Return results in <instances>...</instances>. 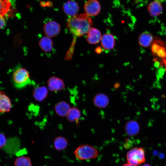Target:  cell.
I'll return each mask as SVG.
<instances>
[{"instance_id": "1", "label": "cell", "mask_w": 166, "mask_h": 166, "mask_svg": "<svg viewBox=\"0 0 166 166\" xmlns=\"http://www.w3.org/2000/svg\"><path fill=\"white\" fill-rule=\"evenodd\" d=\"M92 25V21L89 15L82 14L69 18L66 27L74 36L81 37L88 33Z\"/></svg>"}, {"instance_id": "2", "label": "cell", "mask_w": 166, "mask_h": 166, "mask_svg": "<svg viewBox=\"0 0 166 166\" xmlns=\"http://www.w3.org/2000/svg\"><path fill=\"white\" fill-rule=\"evenodd\" d=\"M12 81L15 87L18 89L22 88L32 83L28 71L19 66L16 68L13 73Z\"/></svg>"}, {"instance_id": "3", "label": "cell", "mask_w": 166, "mask_h": 166, "mask_svg": "<svg viewBox=\"0 0 166 166\" xmlns=\"http://www.w3.org/2000/svg\"><path fill=\"white\" fill-rule=\"evenodd\" d=\"M74 154L78 160H85L96 158L99 155V152L94 147L86 144L77 147L74 151Z\"/></svg>"}, {"instance_id": "4", "label": "cell", "mask_w": 166, "mask_h": 166, "mask_svg": "<svg viewBox=\"0 0 166 166\" xmlns=\"http://www.w3.org/2000/svg\"><path fill=\"white\" fill-rule=\"evenodd\" d=\"M126 158L129 164L137 166L145 160V152L143 148H135L128 151Z\"/></svg>"}, {"instance_id": "5", "label": "cell", "mask_w": 166, "mask_h": 166, "mask_svg": "<svg viewBox=\"0 0 166 166\" xmlns=\"http://www.w3.org/2000/svg\"><path fill=\"white\" fill-rule=\"evenodd\" d=\"M43 30L46 36L50 38L58 34L61 28L59 24L56 22L49 21L45 24Z\"/></svg>"}, {"instance_id": "6", "label": "cell", "mask_w": 166, "mask_h": 166, "mask_svg": "<svg viewBox=\"0 0 166 166\" xmlns=\"http://www.w3.org/2000/svg\"><path fill=\"white\" fill-rule=\"evenodd\" d=\"M84 10L89 16H94L97 15L101 10V6L97 0H89L84 5Z\"/></svg>"}, {"instance_id": "7", "label": "cell", "mask_w": 166, "mask_h": 166, "mask_svg": "<svg viewBox=\"0 0 166 166\" xmlns=\"http://www.w3.org/2000/svg\"><path fill=\"white\" fill-rule=\"evenodd\" d=\"M48 88L49 90L56 92L63 89L65 84L63 81L60 78L53 76L50 77L47 81Z\"/></svg>"}, {"instance_id": "8", "label": "cell", "mask_w": 166, "mask_h": 166, "mask_svg": "<svg viewBox=\"0 0 166 166\" xmlns=\"http://www.w3.org/2000/svg\"><path fill=\"white\" fill-rule=\"evenodd\" d=\"M86 39L87 42L90 44H97L101 39V35L100 31L98 29L91 28L87 33Z\"/></svg>"}, {"instance_id": "9", "label": "cell", "mask_w": 166, "mask_h": 166, "mask_svg": "<svg viewBox=\"0 0 166 166\" xmlns=\"http://www.w3.org/2000/svg\"><path fill=\"white\" fill-rule=\"evenodd\" d=\"M63 9L65 13L70 17L77 14L79 10V6L75 2L69 1L64 5Z\"/></svg>"}, {"instance_id": "10", "label": "cell", "mask_w": 166, "mask_h": 166, "mask_svg": "<svg viewBox=\"0 0 166 166\" xmlns=\"http://www.w3.org/2000/svg\"><path fill=\"white\" fill-rule=\"evenodd\" d=\"M101 44L105 50H110L113 49L115 45V40L113 35L109 33L105 34L102 37Z\"/></svg>"}, {"instance_id": "11", "label": "cell", "mask_w": 166, "mask_h": 166, "mask_svg": "<svg viewBox=\"0 0 166 166\" xmlns=\"http://www.w3.org/2000/svg\"><path fill=\"white\" fill-rule=\"evenodd\" d=\"M12 107V104L9 97L3 92L0 94V112L4 113L10 111Z\"/></svg>"}, {"instance_id": "12", "label": "cell", "mask_w": 166, "mask_h": 166, "mask_svg": "<svg viewBox=\"0 0 166 166\" xmlns=\"http://www.w3.org/2000/svg\"><path fill=\"white\" fill-rule=\"evenodd\" d=\"M148 10L151 16L156 17L161 13L163 10L162 6L158 0H155L149 4Z\"/></svg>"}, {"instance_id": "13", "label": "cell", "mask_w": 166, "mask_h": 166, "mask_svg": "<svg viewBox=\"0 0 166 166\" xmlns=\"http://www.w3.org/2000/svg\"><path fill=\"white\" fill-rule=\"evenodd\" d=\"M125 129L126 133L130 136L137 134L140 131V127L138 123L134 121H130L125 124Z\"/></svg>"}, {"instance_id": "14", "label": "cell", "mask_w": 166, "mask_h": 166, "mask_svg": "<svg viewBox=\"0 0 166 166\" xmlns=\"http://www.w3.org/2000/svg\"><path fill=\"white\" fill-rule=\"evenodd\" d=\"M94 105L99 108H104L108 105L109 99L106 95L100 93L96 95L93 100Z\"/></svg>"}, {"instance_id": "15", "label": "cell", "mask_w": 166, "mask_h": 166, "mask_svg": "<svg viewBox=\"0 0 166 166\" xmlns=\"http://www.w3.org/2000/svg\"><path fill=\"white\" fill-rule=\"evenodd\" d=\"M50 38L46 36L43 37L39 41L40 47L46 53H51L53 49V42Z\"/></svg>"}, {"instance_id": "16", "label": "cell", "mask_w": 166, "mask_h": 166, "mask_svg": "<svg viewBox=\"0 0 166 166\" xmlns=\"http://www.w3.org/2000/svg\"><path fill=\"white\" fill-rule=\"evenodd\" d=\"M70 109L69 105L64 101L58 102L55 107L56 113L61 117L66 116Z\"/></svg>"}, {"instance_id": "17", "label": "cell", "mask_w": 166, "mask_h": 166, "mask_svg": "<svg viewBox=\"0 0 166 166\" xmlns=\"http://www.w3.org/2000/svg\"><path fill=\"white\" fill-rule=\"evenodd\" d=\"M48 90L45 86H41L35 88L33 90V95L35 100L38 101H41L46 97Z\"/></svg>"}, {"instance_id": "18", "label": "cell", "mask_w": 166, "mask_h": 166, "mask_svg": "<svg viewBox=\"0 0 166 166\" xmlns=\"http://www.w3.org/2000/svg\"><path fill=\"white\" fill-rule=\"evenodd\" d=\"M68 144L67 140L62 136H58L56 137L53 142V146L54 148L58 151H61L65 149Z\"/></svg>"}, {"instance_id": "19", "label": "cell", "mask_w": 166, "mask_h": 166, "mask_svg": "<svg viewBox=\"0 0 166 166\" xmlns=\"http://www.w3.org/2000/svg\"><path fill=\"white\" fill-rule=\"evenodd\" d=\"M152 40L153 37L150 34L144 32L140 35L138 38V42L141 46L147 47L150 45Z\"/></svg>"}, {"instance_id": "20", "label": "cell", "mask_w": 166, "mask_h": 166, "mask_svg": "<svg viewBox=\"0 0 166 166\" xmlns=\"http://www.w3.org/2000/svg\"><path fill=\"white\" fill-rule=\"evenodd\" d=\"M14 166H32L31 158L25 156L18 157L14 160Z\"/></svg>"}, {"instance_id": "21", "label": "cell", "mask_w": 166, "mask_h": 166, "mask_svg": "<svg viewBox=\"0 0 166 166\" xmlns=\"http://www.w3.org/2000/svg\"><path fill=\"white\" fill-rule=\"evenodd\" d=\"M81 116L79 110L77 108H70L66 117L67 120L69 122H73L78 119Z\"/></svg>"}, {"instance_id": "22", "label": "cell", "mask_w": 166, "mask_h": 166, "mask_svg": "<svg viewBox=\"0 0 166 166\" xmlns=\"http://www.w3.org/2000/svg\"><path fill=\"white\" fill-rule=\"evenodd\" d=\"M0 16H3L10 10L11 3L10 0H0Z\"/></svg>"}, {"instance_id": "23", "label": "cell", "mask_w": 166, "mask_h": 166, "mask_svg": "<svg viewBox=\"0 0 166 166\" xmlns=\"http://www.w3.org/2000/svg\"><path fill=\"white\" fill-rule=\"evenodd\" d=\"M164 45L163 42L158 39H155L153 42L151 46V51L152 55L154 56L157 55V52L161 46Z\"/></svg>"}, {"instance_id": "24", "label": "cell", "mask_w": 166, "mask_h": 166, "mask_svg": "<svg viewBox=\"0 0 166 166\" xmlns=\"http://www.w3.org/2000/svg\"><path fill=\"white\" fill-rule=\"evenodd\" d=\"M0 149L3 148L6 144L7 140L3 133H1L0 134Z\"/></svg>"}, {"instance_id": "25", "label": "cell", "mask_w": 166, "mask_h": 166, "mask_svg": "<svg viewBox=\"0 0 166 166\" xmlns=\"http://www.w3.org/2000/svg\"><path fill=\"white\" fill-rule=\"evenodd\" d=\"M157 55L164 59L166 57V50L163 46H161L157 52Z\"/></svg>"}, {"instance_id": "26", "label": "cell", "mask_w": 166, "mask_h": 166, "mask_svg": "<svg viewBox=\"0 0 166 166\" xmlns=\"http://www.w3.org/2000/svg\"><path fill=\"white\" fill-rule=\"evenodd\" d=\"M6 21L5 18L3 16H0V28H3L5 26Z\"/></svg>"}, {"instance_id": "27", "label": "cell", "mask_w": 166, "mask_h": 166, "mask_svg": "<svg viewBox=\"0 0 166 166\" xmlns=\"http://www.w3.org/2000/svg\"><path fill=\"white\" fill-rule=\"evenodd\" d=\"M154 62H155V63H154V66L156 67V68L158 67L159 66H160V63L159 62H158V61H156Z\"/></svg>"}, {"instance_id": "28", "label": "cell", "mask_w": 166, "mask_h": 166, "mask_svg": "<svg viewBox=\"0 0 166 166\" xmlns=\"http://www.w3.org/2000/svg\"><path fill=\"white\" fill-rule=\"evenodd\" d=\"M123 166H136L134 165H132L128 163L124 164Z\"/></svg>"}, {"instance_id": "29", "label": "cell", "mask_w": 166, "mask_h": 166, "mask_svg": "<svg viewBox=\"0 0 166 166\" xmlns=\"http://www.w3.org/2000/svg\"><path fill=\"white\" fill-rule=\"evenodd\" d=\"M163 63L164 64L165 67H166V59H163Z\"/></svg>"}, {"instance_id": "30", "label": "cell", "mask_w": 166, "mask_h": 166, "mask_svg": "<svg viewBox=\"0 0 166 166\" xmlns=\"http://www.w3.org/2000/svg\"><path fill=\"white\" fill-rule=\"evenodd\" d=\"M142 166H151L148 164H145L143 165Z\"/></svg>"}]
</instances>
